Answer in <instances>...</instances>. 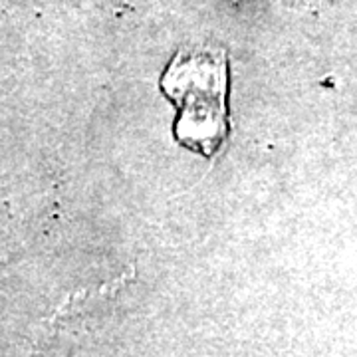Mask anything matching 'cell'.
Wrapping results in <instances>:
<instances>
[{
  "label": "cell",
  "mask_w": 357,
  "mask_h": 357,
  "mask_svg": "<svg viewBox=\"0 0 357 357\" xmlns=\"http://www.w3.org/2000/svg\"><path fill=\"white\" fill-rule=\"evenodd\" d=\"M165 93L181 107V143L211 155L227 135V56L217 48L181 50L161 79Z\"/></svg>",
  "instance_id": "obj_1"
}]
</instances>
